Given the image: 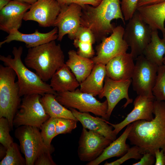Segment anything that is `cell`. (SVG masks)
Here are the masks:
<instances>
[{
  "label": "cell",
  "mask_w": 165,
  "mask_h": 165,
  "mask_svg": "<svg viewBox=\"0 0 165 165\" xmlns=\"http://www.w3.org/2000/svg\"><path fill=\"white\" fill-rule=\"evenodd\" d=\"M150 121L139 120L131 123L127 139L131 144L139 147L143 154L149 152L155 155L157 149L165 154V101L155 100Z\"/></svg>",
  "instance_id": "obj_1"
},
{
  "label": "cell",
  "mask_w": 165,
  "mask_h": 165,
  "mask_svg": "<svg viewBox=\"0 0 165 165\" xmlns=\"http://www.w3.org/2000/svg\"><path fill=\"white\" fill-rule=\"evenodd\" d=\"M81 26L90 29L96 40H102L112 33L115 26L114 19H121L125 24L119 0H101L97 6L86 5L82 7Z\"/></svg>",
  "instance_id": "obj_2"
},
{
  "label": "cell",
  "mask_w": 165,
  "mask_h": 165,
  "mask_svg": "<svg viewBox=\"0 0 165 165\" xmlns=\"http://www.w3.org/2000/svg\"><path fill=\"white\" fill-rule=\"evenodd\" d=\"M25 64L32 69L44 82L50 79L64 63V56L61 45L55 40L28 49Z\"/></svg>",
  "instance_id": "obj_3"
},
{
  "label": "cell",
  "mask_w": 165,
  "mask_h": 165,
  "mask_svg": "<svg viewBox=\"0 0 165 165\" xmlns=\"http://www.w3.org/2000/svg\"><path fill=\"white\" fill-rule=\"evenodd\" d=\"M23 48L14 47L12 53L13 56L0 55V60L5 66L10 67L15 72L17 78V81L21 97L33 94L42 96L47 93L57 95V93L51 87L50 84L43 81L35 73L29 70L21 60Z\"/></svg>",
  "instance_id": "obj_4"
},
{
  "label": "cell",
  "mask_w": 165,
  "mask_h": 165,
  "mask_svg": "<svg viewBox=\"0 0 165 165\" xmlns=\"http://www.w3.org/2000/svg\"><path fill=\"white\" fill-rule=\"evenodd\" d=\"M15 71L7 66L0 65V118L7 119L12 130L15 116L21 103L19 87L15 82Z\"/></svg>",
  "instance_id": "obj_5"
},
{
  "label": "cell",
  "mask_w": 165,
  "mask_h": 165,
  "mask_svg": "<svg viewBox=\"0 0 165 165\" xmlns=\"http://www.w3.org/2000/svg\"><path fill=\"white\" fill-rule=\"evenodd\" d=\"M94 97L77 89L73 91L57 93L56 98L60 103L67 107L76 109L82 112H91L108 120L107 100L101 102Z\"/></svg>",
  "instance_id": "obj_6"
},
{
  "label": "cell",
  "mask_w": 165,
  "mask_h": 165,
  "mask_svg": "<svg viewBox=\"0 0 165 165\" xmlns=\"http://www.w3.org/2000/svg\"><path fill=\"white\" fill-rule=\"evenodd\" d=\"M41 96L38 94L24 96L19 110L13 119V126L17 128L27 125L40 129L43 123L50 117L40 102Z\"/></svg>",
  "instance_id": "obj_7"
},
{
  "label": "cell",
  "mask_w": 165,
  "mask_h": 165,
  "mask_svg": "<svg viewBox=\"0 0 165 165\" xmlns=\"http://www.w3.org/2000/svg\"><path fill=\"white\" fill-rule=\"evenodd\" d=\"M124 28L123 38L130 48L134 60L142 54L151 41L152 30L142 19L137 11Z\"/></svg>",
  "instance_id": "obj_8"
},
{
  "label": "cell",
  "mask_w": 165,
  "mask_h": 165,
  "mask_svg": "<svg viewBox=\"0 0 165 165\" xmlns=\"http://www.w3.org/2000/svg\"><path fill=\"white\" fill-rule=\"evenodd\" d=\"M39 128L34 127L22 125L16 128L15 136L19 141L21 152L24 156L26 165H34L43 152L49 150L45 146Z\"/></svg>",
  "instance_id": "obj_9"
},
{
  "label": "cell",
  "mask_w": 165,
  "mask_h": 165,
  "mask_svg": "<svg viewBox=\"0 0 165 165\" xmlns=\"http://www.w3.org/2000/svg\"><path fill=\"white\" fill-rule=\"evenodd\" d=\"M131 78L134 90L138 95L155 98L152 89L155 85L159 66L147 59L143 55L135 59Z\"/></svg>",
  "instance_id": "obj_10"
},
{
  "label": "cell",
  "mask_w": 165,
  "mask_h": 165,
  "mask_svg": "<svg viewBox=\"0 0 165 165\" xmlns=\"http://www.w3.org/2000/svg\"><path fill=\"white\" fill-rule=\"evenodd\" d=\"M124 28L115 27L111 35L106 37L96 48V55L91 58L95 64L105 65L113 57L127 53L129 46L123 38Z\"/></svg>",
  "instance_id": "obj_11"
},
{
  "label": "cell",
  "mask_w": 165,
  "mask_h": 165,
  "mask_svg": "<svg viewBox=\"0 0 165 165\" xmlns=\"http://www.w3.org/2000/svg\"><path fill=\"white\" fill-rule=\"evenodd\" d=\"M112 141L98 133L83 127L77 150L80 160L88 162L94 160Z\"/></svg>",
  "instance_id": "obj_12"
},
{
  "label": "cell",
  "mask_w": 165,
  "mask_h": 165,
  "mask_svg": "<svg viewBox=\"0 0 165 165\" xmlns=\"http://www.w3.org/2000/svg\"><path fill=\"white\" fill-rule=\"evenodd\" d=\"M82 7L75 3L61 6L60 12L54 24L58 30L57 40L61 41L65 35L74 40L79 29L81 26V17Z\"/></svg>",
  "instance_id": "obj_13"
},
{
  "label": "cell",
  "mask_w": 165,
  "mask_h": 165,
  "mask_svg": "<svg viewBox=\"0 0 165 165\" xmlns=\"http://www.w3.org/2000/svg\"><path fill=\"white\" fill-rule=\"evenodd\" d=\"M61 9L56 0H37L25 13L23 20L36 21L42 27L54 26Z\"/></svg>",
  "instance_id": "obj_14"
},
{
  "label": "cell",
  "mask_w": 165,
  "mask_h": 165,
  "mask_svg": "<svg viewBox=\"0 0 165 165\" xmlns=\"http://www.w3.org/2000/svg\"><path fill=\"white\" fill-rule=\"evenodd\" d=\"M104 82L102 90L98 97L100 98L104 97L106 98L108 103L107 115L109 119L113 109L121 100L124 98L126 100V102L123 106L124 108L132 102L133 99L130 98L128 94L132 79L116 81L106 76Z\"/></svg>",
  "instance_id": "obj_15"
},
{
  "label": "cell",
  "mask_w": 165,
  "mask_h": 165,
  "mask_svg": "<svg viewBox=\"0 0 165 165\" xmlns=\"http://www.w3.org/2000/svg\"><path fill=\"white\" fill-rule=\"evenodd\" d=\"M155 100V98L138 95L134 101L133 109L123 121L116 124L106 121L114 128L113 132L117 135L123 128L133 122L139 120L150 121L154 118L153 111Z\"/></svg>",
  "instance_id": "obj_16"
},
{
  "label": "cell",
  "mask_w": 165,
  "mask_h": 165,
  "mask_svg": "<svg viewBox=\"0 0 165 165\" xmlns=\"http://www.w3.org/2000/svg\"><path fill=\"white\" fill-rule=\"evenodd\" d=\"M31 5L16 0H11L0 10V29L9 34L21 26L25 13Z\"/></svg>",
  "instance_id": "obj_17"
},
{
  "label": "cell",
  "mask_w": 165,
  "mask_h": 165,
  "mask_svg": "<svg viewBox=\"0 0 165 165\" xmlns=\"http://www.w3.org/2000/svg\"><path fill=\"white\" fill-rule=\"evenodd\" d=\"M134 60L130 53L113 57L105 64L106 76L116 81L131 79L135 67Z\"/></svg>",
  "instance_id": "obj_18"
},
{
  "label": "cell",
  "mask_w": 165,
  "mask_h": 165,
  "mask_svg": "<svg viewBox=\"0 0 165 165\" xmlns=\"http://www.w3.org/2000/svg\"><path fill=\"white\" fill-rule=\"evenodd\" d=\"M58 33L56 27L46 33H41L36 30L32 33L25 34L20 32L18 30H14L11 31L4 40L0 42V47L5 43L15 41L24 43L26 47L29 49L55 40L57 38Z\"/></svg>",
  "instance_id": "obj_19"
},
{
  "label": "cell",
  "mask_w": 165,
  "mask_h": 165,
  "mask_svg": "<svg viewBox=\"0 0 165 165\" xmlns=\"http://www.w3.org/2000/svg\"><path fill=\"white\" fill-rule=\"evenodd\" d=\"M76 119L81 123L83 127L98 133L112 141L116 135L113 131V127L109 125L106 120L91 116L88 112H82L76 109L69 108Z\"/></svg>",
  "instance_id": "obj_20"
},
{
  "label": "cell",
  "mask_w": 165,
  "mask_h": 165,
  "mask_svg": "<svg viewBox=\"0 0 165 165\" xmlns=\"http://www.w3.org/2000/svg\"><path fill=\"white\" fill-rule=\"evenodd\" d=\"M137 11L152 30H160L165 36V1L138 7Z\"/></svg>",
  "instance_id": "obj_21"
},
{
  "label": "cell",
  "mask_w": 165,
  "mask_h": 165,
  "mask_svg": "<svg viewBox=\"0 0 165 165\" xmlns=\"http://www.w3.org/2000/svg\"><path fill=\"white\" fill-rule=\"evenodd\" d=\"M132 123L129 124L123 134L113 141L104 149L102 153L97 159L88 162L87 165H98L104 161L115 157L122 156L130 148L126 141L131 129Z\"/></svg>",
  "instance_id": "obj_22"
},
{
  "label": "cell",
  "mask_w": 165,
  "mask_h": 165,
  "mask_svg": "<svg viewBox=\"0 0 165 165\" xmlns=\"http://www.w3.org/2000/svg\"><path fill=\"white\" fill-rule=\"evenodd\" d=\"M50 79V85L57 93L73 91L80 86V83L65 63L57 70Z\"/></svg>",
  "instance_id": "obj_23"
},
{
  "label": "cell",
  "mask_w": 165,
  "mask_h": 165,
  "mask_svg": "<svg viewBox=\"0 0 165 165\" xmlns=\"http://www.w3.org/2000/svg\"><path fill=\"white\" fill-rule=\"evenodd\" d=\"M106 76L105 65L95 64L90 75L80 83V91L94 96L98 95L102 90Z\"/></svg>",
  "instance_id": "obj_24"
},
{
  "label": "cell",
  "mask_w": 165,
  "mask_h": 165,
  "mask_svg": "<svg viewBox=\"0 0 165 165\" xmlns=\"http://www.w3.org/2000/svg\"><path fill=\"white\" fill-rule=\"evenodd\" d=\"M68 55V59L65 64L80 83L90 75L95 64L91 59L79 55L73 50H70Z\"/></svg>",
  "instance_id": "obj_25"
},
{
  "label": "cell",
  "mask_w": 165,
  "mask_h": 165,
  "mask_svg": "<svg viewBox=\"0 0 165 165\" xmlns=\"http://www.w3.org/2000/svg\"><path fill=\"white\" fill-rule=\"evenodd\" d=\"M143 55L148 61L159 67L163 64L165 55V36L161 39L157 30H152L151 41Z\"/></svg>",
  "instance_id": "obj_26"
},
{
  "label": "cell",
  "mask_w": 165,
  "mask_h": 165,
  "mask_svg": "<svg viewBox=\"0 0 165 165\" xmlns=\"http://www.w3.org/2000/svg\"><path fill=\"white\" fill-rule=\"evenodd\" d=\"M56 95L47 93L41 96L40 99L46 113L50 117L62 118L77 120L71 111L63 106L56 99Z\"/></svg>",
  "instance_id": "obj_27"
},
{
  "label": "cell",
  "mask_w": 165,
  "mask_h": 165,
  "mask_svg": "<svg viewBox=\"0 0 165 165\" xmlns=\"http://www.w3.org/2000/svg\"><path fill=\"white\" fill-rule=\"evenodd\" d=\"M20 146L13 142L7 148L6 155L0 162V165H26L25 158L22 156Z\"/></svg>",
  "instance_id": "obj_28"
},
{
  "label": "cell",
  "mask_w": 165,
  "mask_h": 165,
  "mask_svg": "<svg viewBox=\"0 0 165 165\" xmlns=\"http://www.w3.org/2000/svg\"><path fill=\"white\" fill-rule=\"evenodd\" d=\"M56 118L50 117L42 125L41 134L44 143L46 147L53 150L51 142L53 138L56 137Z\"/></svg>",
  "instance_id": "obj_29"
},
{
  "label": "cell",
  "mask_w": 165,
  "mask_h": 165,
  "mask_svg": "<svg viewBox=\"0 0 165 165\" xmlns=\"http://www.w3.org/2000/svg\"><path fill=\"white\" fill-rule=\"evenodd\" d=\"M156 100L165 101V64L158 67L155 85L152 89Z\"/></svg>",
  "instance_id": "obj_30"
},
{
  "label": "cell",
  "mask_w": 165,
  "mask_h": 165,
  "mask_svg": "<svg viewBox=\"0 0 165 165\" xmlns=\"http://www.w3.org/2000/svg\"><path fill=\"white\" fill-rule=\"evenodd\" d=\"M78 121L69 118H56V136L60 134L71 133L77 127Z\"/></svg>",
  "instance_id": "obj_31"
},
{
  "label": "cell",
  "mask_w": 165,
  "mask_h": 165,
  "mask_svg": "<svg viewBox=\"0 0 165 165\" xmlns=\"http://www.w3.org/2000/svg\"><path fill=\"white\" fill-rule=\"evenodd\" d=\"M9 122L6 118H0V143L6 148L14 142L9 132L11 130Z\"/></svg>",
  "instance_id": "obj_32"
},
{
  "label": "cell",
  "mask_w": 165,
  "mask_h": 165,
  "mask_svg": "<svg viewBox=\"0 0 165 165\" xmlns=\"http://www.w3.org/2000/svg\"><path fill=\"white\" fill-rule=\"evenodd\" d=\"M143 155L140 148L137 145H134L130 148L127 152L119 159L110 163L106 162L104 165H119L130 159H140Z\"/></svg>",
  "instance_id": "obj_33"
},
{
  "label": "cell",
  "mask_w": 165,
  "mask_h": 165,
  "mask_svg": "<svg viewBox=\"0 0 165 165\" xmlns=\"http://www.w3.org/2000/svg\"><path fill=\"white\" fill-rule=\"evenodd\" d=\"M140 0H121V9L125 21H128L136 12Z\"/></svg>",
  "instance_id": "obj_34"
},
{
  "label": "cell",
  "mask_w": 165,
  "mask_h": 165,
  "mask_svg": "<svg viewBox=\"0 0 165 165\" xmlns=\"http://www.w3.org/2000/svg\"><path fill=\"white\" fill-rule=\"evenodd\" d=\"M73 44L76 48H78L77 53L79 55L88 58H93L95 52L92 43L81 42L77 39H74Z\"/></svg>",
  "instance_id": "obj_35"
},
{
  "label": "cell",
  "mask_w": 165,
  "mask_h": 165,
  "mask_svg": "<svg viewBox=\"0 0 165 165\" xmlns=\"http://www.w3.org/2000/svg\"><path fill=\"white\" fill-rule=\"evenodd\" d=\"M77 39L81 42L95 43L96 38L91 30L86 27L81 26L79 29L74 39Z\"/></svg>",
  "instance_id": "obj_36"
},
{
  "label": "cell",
  "mask_w": 165,
  "mask_h": 165,
  "mask_svg": "<svg viewBox=\"0 0 165 165\" xmlns=\"http://www.w3.org/2000/svg\"><path fill=\"white\" fill-rule=\"evenodd\" d=\"M53 152L48 150L42 152L35 160V165H56L51 154Z\"/></svg>",
  "instance_id": "obj_37"
},
{
  "label": "cell",
  "mask_w": 165,
  "mask_h": 165,
  "mask_svg": "<svg viewBox=\"0 0 165 165\" xmlns=\"http://www.w3.org/2000/svg\"><path fill=\"white\" fill-rule=\"evenodd\" d=\"M60 5L75 3L82 7L86 5H89L94 6H98L101 0H56Z\"/></svg>",
  "instance_id": "obj_38"
},
{
  "label": "cell",
  "mask_w": 165,
  "mask_h": 165,
  "mask_svg": "<svg viewBox=\"0 0 165 165\" xmlns=\"http://www.w3.org/2000/svg\"><path fill=\"white\" fill-rule=\"evenodd\" d=\"M155 155L149 152L144 153L140 160L138 162L134 163L133 165H152L155 164Z\"/></svg>",
  "instance_id": "obj_39"
},
{
  "label": "cell",
  "mask_w": 165,
  "mask_h": 165,
  "mask_svg": "<svg viewBox=\"0 0 165 165\" xmlns=\"http://www.w3.org/2000/svg\"><path fill=\"white\" fill-rule=\"evenodd\" d=\"M155 165H165V154L163 149H157L155 151Z\"/></svg>",
  "instance_id": "obj_40"
},
{
  "label": "cell",
  "mask_w": 165,
  "mask_h": 165,
  "mask_svg": "<svg viewBox=\"0 0 165 165\" xmlns=\"http://www.w3.org/2000/svg\"><path fill=\"white\" fill-rule=\"evenodd\" d=\"M164 1L165 0H140L138 4V8L141 6L159 3Z\"/></svg>",
  "instance_id": "obj_41"
},
{
  "label": "cell",
  "mask_w": 165,
  "mask_h": 165,
  "mask_svg": "<svg viewBox=\"0 0 165 165\" xmlns=\"http://www.w3.org/2000/svg\"><path fill=\"white\" fill-rule=\"evenodd\" d=\"M7 148L1 144L0 147V158L2 160L5 157L6 155Z\"/></svg>",
  "instance_id": "obj_42"
},
{
  "label": "cell",
  "mask_w": 165,
  "mask_h": 165,
  "mask_svg": "<svg viewBox=\"0 0 165 165\" xmlns=\"http://www.w3.org/2000/svg\"><path fill=\"white\" fill-rule=\"evenodd\" d=\"M12 0H0V10L7 5Z\"/></svg>",
  "instance_id": "obj_43"
},
{
  "label": "cell",
  "mask_w": 165,
  "mask_h": 165,
  "mask_svg": "<svg viewBox=\"0 0 165 165\" xmlns=\"http://www.w3.org/2000/svg\"><path fill=\"white\" fill-rule=\"evenodd\" d=\"M19 1L32 5L35 3L37 0H16Z\"/></svg>",
  "instance_id": "obj_44"
},
{
  "label": "cell",
  "mask_w": 165,
  "mask_h": 165,
  "mask_svg": "<svg viewBox=\"0 0 165 165\" xmlns=\"http://www.w3.org/2000/svg\"><path fill=\"white\" fill-rule=\"evenodd\" d=\"M163 64H165V56L164 57L163 60Z\"/></svg>",
  "instance_id": "obj_45"
},
{
  "label": "cell",
  "mask_w": 165,
  "mask_h": 165,
  "mask_svg": "<svg viewBox=\"0 0 165 165\" xmlns=\"http://www.w3.org/2000/svg\"></svg>",
  "instance_id": "obj_46"
}]
</instances>
